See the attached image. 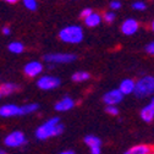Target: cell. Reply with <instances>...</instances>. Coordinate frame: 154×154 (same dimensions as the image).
I'll use <instances>...</instances> for the list:
<instances>
[{
  "mask_svg": "<svg viewBox=\"0 0 154 154\" xmlns=\"http://www.w3.org/2000/svg\"><path fill=\"white\" fill-rule=\"evenodd\" d=\"M83 28L79 25H69L59 31V39L67 44H79L83 41Z\"/></svg>",
  "mask_w": 154,
  "mask_h": 154,
  "instance_id": "cell-2",
  "label": "cell"
},
{
  "mask_svg": "<svg viewBox=\"0 0 154 154\" xmlns=\"http://www.w3.org/2000/svg\"><path fill=\"white\" fill-rule=\"evenodd\" d=\"M141 119L147 122L150 124L154 120V97L150 99V102L141 110Z\"/></svg>",
  "mask_w": 154,
  "mask_h": 154,
  "instance_id": "cell-13",
  "label": "cell"
},
{
  "mask_svg": "<svg viewBox=\"0 0 154 154\" xmlns=\"http://www.w3.org/2000/svg\"><path fill=\"white\" fill-rule=\"evenodd\" d=\"M134 82L133 80L131 79H125L121 83H120V87H119V91L122 93V95H128V94H132L133 91H134Z\"/></svg>",
  "mask_w": 154,
  "mask_h": 154,
  "instance_id": "cell-16",
  "label": "cell"
},
{
  "mask_svg": "<svg viewBox=\"0 0 154 154\" xmlns=\"http://www.w3.org/2000/svg\"><path fill=\"white\" fill-rule=\"evenodd\" d=\"M132 9L133 10H137V11H143L147 9V5L144 2H140V0H137V2H134L132 4Z\"/></svg>",
  "mask_w": 154,
  "mask_h": 154,
  "instance_id": "cell-23",
  "label": "cell"
},
{
  "mask_svg": "<svg viewBox=\"0 0 154 154\" xmlns=\"http://www.w3.org/2000/svg\"><path fill=\"white\" fill-rule=\"evenodd\" d=\"M0 98H2V94H0Z\"/></svg>",
  "mask_w": 154,
  "mask_h": 154,
  "instance_id": "cell-33",
  "label": "cell"
},
{
  "mask_svg": "<svg viewBox=\"0 0 154 154\" xmlns=\"http://www.w3.org/2000/svg\"><path fill=\"white\" fill-rule=\"evenodd\" d=\"M105 111L109 115H111V116H116V115L119 114V109L116 108V105H108L105 108Z\"/></svg>",
  "mask_w": 154,
  "mask_h": 154,
  "instance_id": "cell-24",
  "label": "cell"
},
{
  "mask_svg": "<svg viewBox=\"0 0 154 154\" xmlns=\"http://www.w3.org/2000/svg\"><path fill=\"white\" fill-rule=\"evenodd\" d=\"M115 17H116V15H115L114 11H106V12H104L102 20H104L106 23H112L115 21Z\"/></svg>",
  "mask_w": 154,
  "mask_h": 154,
  "instance_id": "cell-22",
  "label": "cell"
},
{
  "mask_svg": "<svg viewBox=\"0 0 154 154\" xmlns=\"http://www.w3.org/2000/svg\"><path fill=\"white\" fill-rule=\"evenodd\" d=\"M21 108H22V114L23 115H29V114L35 112L38 109H39V104H37V103H29V104L21 105Z\"/></svg>",
  "mask_w": 154,
  "mask_h": 154,
  "instance_id": "cell-20",
  "label": "cell"
},
{
  "mask_svg": "<svg viewBox=\"0 0 154 154\" xmlns=\"http://www.w3.org/2000/svg\"><path fill=\"white\" fill-rule=\"evenodd\" d=\"M44 70V66L41 61H37V60H33V61H29L23 67V72L26 76L28 77H37V76H41L42 72Z\"/></svg>",
  "mask_w": 154,
  "mask_h": 154,
  "instance_id": "cell-8",
  "label": "cell"
},
{
  "mask_svg": "<svg viewBox=\"0 0 154 154\" xmlns=\"http://www.w3.org/2000/svg\"><path fill=\"white\" fill-rule=\"evenodd\" d=\"M4 144L9 148H18L27 144L26 134L22 131H12L4 138Z\"/></svg>",
  "mask_w": 154,
  "mask_h": 154,
  "instance_id": "cell-5",
  "label": "cell"
},
{
  "mask_svg": "<svg viewBox=\"0 0 154 154\" xmlns=\"http://www.w3.org/2000/svg\"><path fill=\"white\" fill-rule=\"evenodd\" d=\"M146 51H147L148 54H150V55H153V56H154V41H153V42H150V43L146 47Z\"/></svg>",
  "mask_w": 154,
  "mask_h": 154,
  "instance_id": "cell-27",
  "label": "cell"
},
{
  "mask_svg": "<svg viewBox=\"0 0 154 154\" xmlns=\"http://www.w3.org/2000/svg\"><path fill=\"white\" fill-rule=\"evenodd\" d=\"M91 79V75L86 71H77L72 75V81L77 82V83H81V82H86Z\"/></svg>",
  "mask_w": 154,
  "mask_h": 154,
  "instance_id": "cell-19",
  "label": "cell"
},
{
  "mask_svg": "<svg viewBox=\"0 0 154 154\" xmlns=\"http://www.w3.org/2000/svg\"><path fill=\"white\" fill-rule=\"evenodd\" d=\"M75 106V100L69 97V95H65L64 98H61L59 102H56L55 104V110L59 112H66L69 110H71Z\"/></svg>",
  "mask_w": 154,
  "mask_h": 154,
  "instance_id": "cell-12",
  "label": "cell"
},
{
  "mask_svg": "<svg viewBox=\"0 0 154 154\" xmlns=\"http://www.w3.org/2000/svg\"><path fill=\"white\" fill-rule=\"evenodd\" d=\"M150 154H153V153H150Z\"/></svg>",
  "mask_w": 154,
  "mask_h": 154,
  "instance_id": "cell-34",
  "label": "cell"
},
{
  "mask_svg": "<svg viewBox=\"0 0 154 154\" xmlns=\"http://www.w3.org/2000/svg\"><path fill=\"white\" fill-rule=\"evenodd\" d=\"M134 95L138 98H146L154 94V76H144L134 83Z\"/></svg>",
  "mask_w": 154,
  "mask_h": 154,
  "instance_id": "cell-3",
  "label": "cell"
},
{
  "mask_svg": "<svg viewBox=\"0 0 154 154\" xmlns=\"http://www.w3.org/2000/svg\"><path fill=\"white\" fill-rule=\"evenodd\" d=\"M43 59L49 64H71L77 59V56L71 53H50L45 54Z\"/></svg>",
  "mask_w": 154,
  "mask_h": 154,
  "instance_id": "cell-4",
  "label": "cell"
},
{
  "mask_svg": "<svg viewBox=\"0 0 154 154\" xmlns=\"http://www.w3.org/2000/svg\"><path fill=\"white\" fill-rule=\"evenodd\" d=\"M59 154H76V153H75L73 150H70V149H69V150H64V152H61V153H59Z\"/></svg>",
  "mask_w": 154,
  "mask_h": 154,
  "instance_id": "cell-30",
  "label": "cell"
},
{
  "mask_svg": "<svg viewBox=\"0 0 154 154\" xmlns=\"http://www.w3.org/2000/svg\"><path fill=\"white\" fill-rule=\"evenodd\" d=\"M122 6L121 2H119V0H112V2L110 3V9L111 10H120Z\"/></svg>",
  "mask_w": 154,
  "mask_h": 154,
  "instance_id": "cell-25",
  "label": "cell"
},
{
  "mask_svg": "<svg viewBox=\"0 0 154 154\" xmlns=\"http://www.w3.org/2000/svg\"><path fill=\"white\" fill-rule=\"evenodd\" d=\"M124 95L119 89H111L109 92H106L103 97V102L106 105H118L122 102Z\"/></svg>",
  "mask_w": 154,
  "mask_h": 154,
  "instance_id": "cell-9",
  "label": "cell"
},
{
  "mask_svg": "<svg viewBox=\"0 0 154 154\" xmlns=\"http://www.w3.org/2000/svg\"><path fill=\"white\" fill-rule=\"evenodd\" d=\"M153 154H154V153H153Z\"/></svg>",
  "mask_w": 154,
  "mask_h": 154,
  "instance_id": "cell-35",
  "label": "cell"
},
{
  "mask_svg": "<svg viewBox=\"0 0 154 154\" xmlns=\"http://www.w3.org/2000/svg\"><path fill=\"white\" fill-rule=\"evenodd\" d=\"M18 89H20V86L16 85V83H12V82H5V83L0 85V94L6 95V97H8V95L14 94Z\"/></svg>",
  "mask_w": 154,
  "mask_h": 154,
  "instance_id": "cell-15",
  "label": "cell"
},
{
  "mask_svg": "<svg viewBox=\"0 0 154 154\" xmlns=\"http://www.w3.org/2000/svg\"><path fill=\"white\" fill-rule=\"evenodd\" d=\"M2 2L6 3V4H10V5H14V4H16V3L20 2V0H2Z\"/></svg>",
  "mask_w": 154,
  "mask_h": 154,
  "instance_id": "cell-29",
  "label": "cell"
},
{
  "mask_svg": "<svg viewBox=\"0 0 154 154\" xmlns=\"http://www.w3.org/2000/svg\"><path fill=\"white\" fill-rule=\"evenodd\" d=\"M152 31H153V32H154V21H153V22H152Z\"/></svg>",
  "mask_w": 154,
  "mask_h": 154,
  "instance_id": "cell-32",
  "label": "cell"
},
{
  "mask_svg": "<svg viewBox=\"0 0 154 154\" xmlns=\"http://www.w3.org/2000/svg\"><path fill=\"white\" fill-rule=\"evenodd\" d=\"M0 154H8V153H6V150H4V149L0 148Z\"/></svg>",
  "mask_w": 154,
  "mask_h": 154,
  "instance_id": "cell-31",
  "label": "cell"
},
{
  "mask_svg": "<svg viewBox=\"0 0 154 154\" xmlns=\"http://www.w3.org/2000/svg\"><path fill=\"white\" fill-rule=\"evenodd\" d=\"M152 153V148L147 144H137L133 146L130 149H127L124 154H150Z\"/></svg>",
  "mask_w": 154,
  "mask_h": 154,
  "instance_id": "cell-17",
  "label": "cell"
},
{
  "mask_svg": "<svg viewBox=\"0 0 154 154\" xmlns=\"http://www.w3.org/2000/svg\"><path fill=\"white\" fill-rule=\"evenodd\" d=\"M83 22L87 27L89 28H94V27H98L102 22V16L98 12H92L89 16H87L86 18H83Z\"/></svg>",
  "mask_w": 154,
  "mask_h": 154,
  "instance_id": "cell-14",
  "label": "cell"
},
{
  "mask_svg": "<svg viewBox=\"0 0 154 154\" xmlns=\"http://www.w3.org/2000/svg\"><path fill=\"white\" fill-rule=\"evenodd\" d=\"M22 4L28 11H37V9H38L37 0H22Z\"/></svg>",
  "mask_w": 154,
  "mask_h": 154,
  "instance_id": "cell-21",
  "label": "cell"
},
{
  "mask_svg": "<svg viewBox=\"0 0 154 154\" xmlns=\"http://www.w3.org/2000/svg\"><path fill=\"white\" fill-rule=\"evenodd\" d=\"M0 116L2 118H14V116H23L21 105L16 104H3L0 105Z\"/></svg>",
  "mask_w": 154,
  "mask_h": 154,
  "instance_id": "cell-7",
  "label": "cell"
},
{
  "mask_svg": "<svg viewBox=\"0 0 154 154\" xmlns=\"http://www.w3.org/2000/svg\"><path fill=\"white\" fill-rule=\"evenodd\" d=\"M64 130H65V127L60 122L59 118H51V119L47 120L45 122H43L41 126L37 127L35 137L39 141H45V140H49L51 137L60 136V134L64 132Z\"/></svg>",
  "mask_w": 154,
  "mask_h": 154,
  "instance_id": "cell-1",
  "label": "cell"
},
{
  "mask_svg": "<svg viewBox=\"0 0 154 154\" xmlns=\"http://www.w3.org/2000/svg\"><path fill=\"white\" fill-rule=\"evenodd\" d=\"M2 33H3L4 35H10V34H11V28H10L9 26H4V27L2 28Z\"/></svg>",
  "mask_w": 154,
  "mask_h": 154,
  "instance_id": "cell-28",
  "label": "cell"
},
{
  "mask_svg": "<svg viewBox=\"0 0 154 154\" xmlns=\"http://www.w3.org/2000/svg\"><path fill=\"white\" fill-rule=\"evenodd\" d=\"M60 83H61V81L59 77L51 76V75L41 76L39 79L37 80V87L42 91H53L59 87Z\"/></svg>",
  "mask_w": 154,
  "mask_h": 154,
  "instance_id": "cell-6",
  "label": "cell"
},
{
  "mask_svg": "<svg viewBox=\"0 0 154 154\" xmlns=\"http://www.w3.org/2000/svg\"><path fill=\"white\" fill-rule=\"evenodd\" d=\"M92 12H93V10H92L91 8H86V9H83V10L81 11L80 16H81V18H86V17H87V16H89Z\"/></svg>",
  "mask_w": 154,
  "mask_h": 154,
  "instance_id": "cell-26",
  "label": "cell"
},
{
  "mask_svg": "<svg viewBox=\"0 0 154 154\" xmlns=\"http://www.w3.org/2000/svg\"><path fill=\"white\" fill-rule=\"evenodd\" d=\"M140 28V25L137 20L134 18H126V20L121 23V32L125 35H133Z\"/></svg>",
  "mask_w": 154,
  "mask_h": 154,
  "instance_id": "cell-11",
  "label": "cell"
},
{
  "mask_svg": "<svg viewBox=\"0 0 154 154\" xmlns=\"http://www.w3.org/2000/svg\"><path fill=\"white\" fill-rule=\"evenodd\" d=\"M83 141L89 147L91 154H100V152H102V149H100L102 141H100L99 137L94 136V134H87V136L83 138Z\"/></svg>",
  "mask_w": 154,
  "mask_h": 154,
  "instance_id": "cell-10",
  "label": "cell"
},
{
  "mask_svg": "<svg viewBox=\"0 0 154 154\" xmlns=\"http://www.w3.org/2000/svg\"><path fill=\"white\" fill-rule=\"evenodd\" d=\"M8 50L12 54H22L25 51V45H23V43L18 42V41H14V42L9 43Z\"/></svg>",
  "mask_w": 154,
  "mask_h": 154,
  "instance_id": "cell-18",
  "label": "cell"
}]
</instances>
